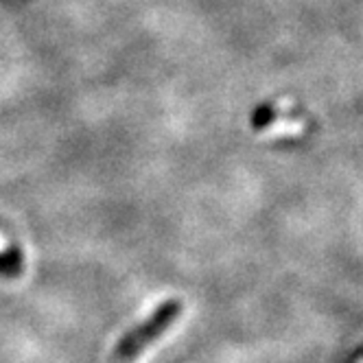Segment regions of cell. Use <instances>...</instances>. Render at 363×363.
Here are the masks:
<instances>
[{
    "label": "cell",
    "mask_w": 363,
    "mask_h": 363,
    "mask_svg": "<svg viewBox=\"0 0 363 363\" xmlns=\"http://www.w3.org/2000/svg\"><path fill=\"white\" fill-rule=\"evenodd\" d=\"M182 311H184L182 300H169L160 308H155L140 326L132 328L118 342V346L114 350L116 361H123V363L136 361L149 346H153L155 342H158L160 337L179 320Z\"/></svg>",
    "instance_id": "1"
},
{
    "label": "cell",
    "mask_w": 363,
    "mask_h": 363,
    "mask_svg": "<svg viewBox=\"0 0 363 363\" xmlns=\"http://www.w3.org/2000/svg\"><path fill=\"white\" fill-rule=\"evenodd\" d=\"M354 363H363V352H361V354H357V357H354Z\"/></svg>",
    "instance_id": "2"
},
{
    "label": "cell",
    "mask_w": 363,
    "mask_h": 363,
    "mask_svg": "<svg viewBox=\"0 0 363 363\" xmlns=\"http://www.w3.org/2000/svg\"><path fill=\"white\" fill-rule=\"evenodd\" d=\"M5 245H7V243H5V239H3V237H0V247H5Z\"/></svg>",
    "instance_id": "3"
}]
</instances>
